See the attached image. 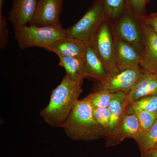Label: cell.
Returning a JSON list of instances; mask_svg holds the SVG:
<instances>
[{
  "label": "cell",
  "instance_id": "24",
  "mask_svg": "<svg viewBox=\"0 0 157 157\" xmlns=\"http://www.w3.org/2000/svg\"><path fill=\"white\" fill-rule=\"evenodd\" d=\"M127 8L131 10L138 18L142 17L149 0H125Z\"/></svg>",
  "mask_w": 157,
  "mask_h": 157
},
{
  "label": "cell",
  "instance_id": "6",
  "mask_svg": "<svg viewBox=\"0 0 157 157\" xmlns=\"http://www.w3.org/2000/svg\"><path fill=\"white\" fill-rule=\"evenodd\" d=\"M115 39L131 44L141 53L143 49L144 35L140 18L127 8L124 14L111 27Z\"/></svg>",
  "mask_w": 157,
  "mask_h": 157
},
{
  "label": "cell",
  "instance_id": "15",
  "mask_svg": "<svg viewBox=\"0 0 157 157\" xmlns=\"http://www.w3.org/2000/svg\"><path fill=\"white\" fill-rule=\"evenodd\" d=\"M85 77L103 81L108 76V72L100 57L90 44H86L85 55Z\"/></svg>",
  "mask_w": 157,
  "mask_h": 157
},
{
  "label": "cell",
  "instance_id": "7",
  "mask_svg": "<svg viewBox=\"0 0 157 157\" xmlns=\"http://www.w3.org/2000/svg\"><path fill=\"white\" fill-rule=\"evenodd\" d=\"M141 72L139 68L120 69L106 79L99 82L95 91L104 90L110 93L122 92L128 94Z\"/></svg>",
  "mask_w": 157,
  "mask_h": 157
},
{
  "label": "cell",
  "instance_id": "25",
  "mask_svg": "<svg viewBox=\"0 0 157 157\" xmlns=\"http://www.w3.org/2000/svg\"><path fill=\"white\" fill-rule=\"evenodd\" d=\"M8 41V31L6 17L0 13V48L2 49L7 45Z\"/></svg>",
  "mask_w": 157,
  "mask_h": 157
},
{
  "label": "cell",
  "instance_id": "26",
  "mask_svg": "<svg viewBox=\"0 0 157 157\" xmlns=\"http://www.w3.org/2000/svg\"><path fill=\"white\" fill-rule=\"evenodd\" d=\"M145 22L150 26L155 33L157 34V11L152 13L148 16L144 15L141 17Z\"/></svg>",
  "mask_w": 157,
  "mask_h": 157
},
{
  "label": "cell",
  "instance_id": "8",
  "mask_svg": "<svg viewBox=\"0 0 157 157\" xmlns=\"http://www.w3.org/2000/svg\"><path fill=\"white\" fill-rule=\"evenodd\" d=\"M139 18L144 35L139 67L143 72L157 73V34L141 17Z\"/></svg>",
  "mask_w": 157,
  "mask_h": 157
},
{
  "label": "cell",
  "instance_id": "23",
  "mask_svg": "<svg viewBox=\"0 0 157 157\" xmlns=\"http://www.w3.org/2000/svg\"><path fill=\"white\" fill-rule=\"evenodd\" d=\"M93 113L97 122L107 133L110 121V113L109 109L107 107H93Z\"/></svg>",
  "mask_w": 157,
  "mask_h": 157
},
{
  "label": "cell",
  "instance_id": "5",
  "mask_svg": "<svg viewBox=\"0 0 157 157\" xmlns=\"http://www.w3.org/2000/svg\"><path fill=\"white\" fill-rule=\"evenodd\" d=\"M107 20L101 25L89 44L100 57L109 75H112L120 69L116 59L114 37Z\"/></svg>",
  "mask_w": 157,
  "mask_h": 157
},
{
  "label": "cell",
  "instance_id": "17",
  "mask_svg": "<svg viewBox=\"0 0 157 157\" xmlns=\"http://www.w3.org/2000/svg\"><path fill=\"white\" fill-rule=\"evenodd\" d=\"M59 65L66 71V75L74 81L82 84L85 77V57L58 56Z\"/></svg>",
  "mask_w": 157,
  "mask_h": 157
},
{
  "label": "cell",
  "instance_id": "28",
  "mask_svg": "<svg viewBox=\"0 0 157 157\" xmlns=\"http://www.w3.org/2000/svg\"><path fill=\"white\" fill-rule=\"evenodd\" d=\"M4 0H0V13H2L3 5L4 4Z\"/></svg>",
  "mask_w": 157,
  "mask_h": 157
},
{
  "label": "cell",
  "instance_id": "1",
  "mask_svg": "<svg viewBox=\"0 0 157 157\" xmlns=\"http://www.w3.org/2000/svg\"><path fill=\"white\" fill-rule=\"evenodd\" d=\"M82 85L66 74L52 91L48 105L40 112L46 123L53 128L61 127L78 101L82 91Z\"/></svg>",
  "mask_w": 157,
  "mask_h": 157
},
{
  "label": "cell",
  "instance_id": "19",
  "mask_svg": "<svg viewBox=\"0 0 157 157\" xmlns=\"http://www.w3.org/2000/svg\"><path fill=\"white\" fill-rule=\"evenodd\" d=\"M126 112L133 113L136 116L140 124L141 133L147 131L157 118V113L147 112L130 105L128 106Z\"/></svg>",
  "mask_w": 157,
  "mask_h": 157
},
{
  "label": "cell",
  "instance_id": "27",
  "mask_svg": "<svg viewBox=\"0 0 157 157\" xmlns=\"http://www.w3.org/2000/svg\"><path fill=\"white\" fill-rule=\"evenodd\" d=\"M141 157H157V150L141 154Z\"/></svg>",
  "mask_w": 157,
  "mask_h": 157
},
{
  "label": "cell",
  "instance_id": "10",
  "mask_svg": "<svg viewBox=\"0 0 157 157\" xmlns=\"http://www.w3.org/2000/svg\"><path fill=\"white\" fill-rule=\"evenodd\" d=\"M64 0H38L30 25L45 26L59 23Z\"/></svg>",
  "mask_w": 157,
  "mask_h": 157
},
{
  "label": "cell",
  "instance_id": "3",
  "mask_svg": "<svg viewBox=\"0 0 157 157\" xmlns=\"http://www.w3.org/2000/svg\"><path fill=\"white\" fill-rule=\"evenodd\" d=\"M66 37V29L60 22L45 26L29 25L14 29V38L21 50L33 47L46 49L49 45Z\"/></svg>",
  "mask_w": 157,
  "mask_h": 157
},
{
  "label": "cell",
  "instance_id": "2",
  "mask_svg": "<svg viewBox=\"0 0 157 157\" xmlns=\"http://www.w3.org/2000/svg\"><path fill=\"white\" fill-rule=\"evenodd\" d=\"M61 128L73 140L92 141L106 135L104 129L95 119L92 106L86 98L76 102Z\"/></svg>",
  "mask_w": 157,
  "mask_h": 157
},
{
  "label": "cell",
  "instance_id": "9",
  "mask_svg": "<svg viewBox=\"0 0 157 157\" xmlns=\"http://www.w3.org/2000/svg\"><path fill=\"white\" fill-rule=\"evenodd\" d=\"M140 133V124L136 116L125 112L115 130L105 137L106 146H115L127 138L135 140Z\"/></svg>",
  "mask_w": 157,
  "mask_h": 157
},
{
  "label": "cell",
  "instance_id": "20",
  "mask_svg": "<svg viewBox=\"0 0 157 157\" xmlns=\"http://www.w3.org/2000/svg\"><path fill=\"white\" fill-rule=\"evenodd\" d=\"M108 19H119L127 9L125 0H104Z\"/></svg>",
  "mask_w": 157,
  "mask_h": 157
},
{
  "label": "cell",
  "instance_id": "12",
  "mask_svg": "<svg viewBox=\"0 0 157 157\" xmlns=\"http://www.w3.org/2000/svg\"><path fill=\"white\" fill-rule=\"evenodd\" d=\"M38 0H13L8 20L14 29L27 25L34 17Z\"/></svg>",
  "mask_w": 157,
  "mask_h": 157
},
{
  "label": "cell",
  "instance_id": "11",
  "mask_svg": "<svg viewBox=\"0 0 157 157\" xmlns=\"http://www.w3.org/2000/svg\"><path fill=\"white\" fill-rule=\"evenodd\" d=\"M157 94V73L141 71L127 94L129 105L146 96Z\"/></svg>",
  "mask_w": 157,
  "mask_h": 157
},
{
  "label": "cell",
  "instance_id": "14",
  "mask_svg": "<svg viewBox=\"0 0 157 157\" xmlns=\"http://www.w3.org/2000/svg\"><path fill=\"white\" fill-rule=\"evenodd\" d=\"M86 44L75 38L66 37L58 40L46 48L58 56L85 57Z\"/></svg>",
  "mask_w": 157,
  "mask_h": 157
},
{
  "label": "cell",
  "instance_id": "22",
  "mask_svg": "<svg viewBox=\"0 0 157 157\" xmlns=\"http://www.w3.org/2000/svg\"><path fill=\"white\" fill-rule=\"evenodd\" d=\"M130 105L147 112L157 113V94L140 98Z\"/></svg>",
  "mask_w": 157,
  "mask_h": 157
},
{
  "label": "cell",
  "instance_id": "21",
  "mask_svg": "<svg viewBox=\"0 0 157 157\" xmlns=\"http://www.w3.org/2000/svg\"><path fill=\"white\" fill-rule=\"evenodd\" d=\"M113 94L104 90L95 91L86 98L93 107H107L112 100Z\"/></svg>",
  "mask_w": 157,
  "mask_h": 157
},
{
  "label": "cell",
  "instance_id": "16",
  "mask_svg": "<svg viewBox=\"0 0 157 157\" xmlns=\"http://www.w3.org/2000/svg\"><path fill=\"white\" fill-rule=\"evenodd\" d=\"M129 106L127 94L122 92L113 93L112 100L107 107L110 113V121L105 137L116 128L122 116L125 113Z\"/></svg>",
  "mask_w": 157,
  "mask_h": 157
},
{
  "label": "cell",
  "instance_id": "4",
  "mask_svg": "<svg viewBox=\"0 0 157 157\" xmlns=\"http://www.w3.org/2000/svg\"><path fill=\"white\" fill-rule=\"evenodd\" d=\"M107 19L104 0H95L78 22L66 29V36L88 44L101 25Z\"/></svg>",
  "mask_w": 157,
  "mask_h": 157
},
{
  "label": "cell",
  "instance_id": "18",
  "mask_svg": "<svg viewBox=\"0 0 157 157\" xmlns=\"http://www.w3.org/2000/svg\"><path fill=\"white\" fill-rule=\"evenodd\" d=\"M135 140L141 154L155 150L157 147V118L147 131L140 133Z\"/></svg>",
  "mask_w": 157,
  "mask_h": 157
},
{
  "label": "cell",
  "instance_id": "29",
  "mask_svg": "<svg viewBox=\"0 0 157 157\" xmlns=\"http://www.w3.org/2000/svg\"><path fill=\"white\" fill-rule=\"evenodd\" d=\"M156 149L157 150V148H156Z\"/></svg>",
  "mask_w": 157,
  "mask_h": 157
},
{
  "label": "cell",
  "instance_id": "13",
  "mask_svg": "<svg viewBox=\"0 0 157 157\" xmlns=\"http://www.w3.org/2000/svg\"><path fill=\"white\" fill-rule=\"evenodd\" d=\"M116 59L120 69L139 68L140 54L129 43L114 38Z\"/></svg>",
  "mask_w": 157,
  "mask_h": 157
}]
</instances>
